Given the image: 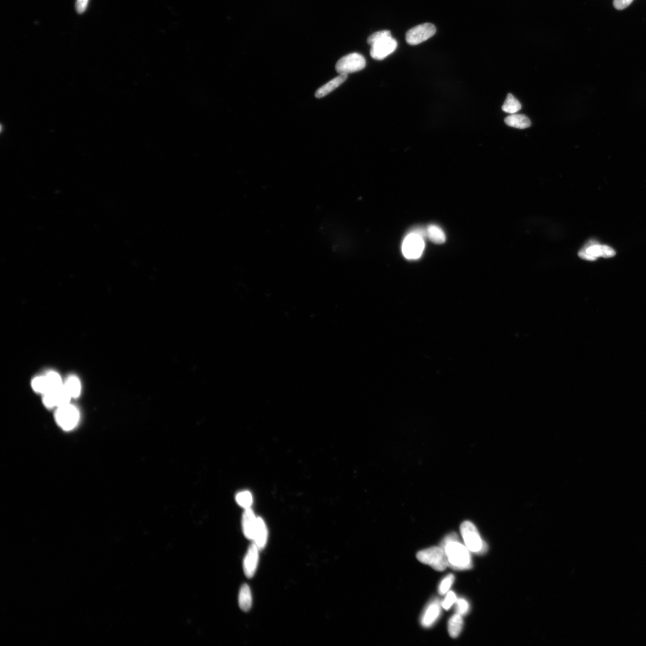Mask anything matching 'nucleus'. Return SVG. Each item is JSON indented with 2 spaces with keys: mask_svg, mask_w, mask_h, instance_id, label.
<instances>
[{
  "mask_svg": "<svg viewBox=\"0 0 646 646\" xmlns=\"http://www.w3.org/2000/svg\"><path fill=\"white\" fill-rule=\"evenodd\" d=\"M440 547L445 552L448 567L457 570H465L473 566L471 551L459 542L456 533H452L443 539Z\"/></svg>",
  "mask_w": 646,
  "mask_h": 646,
  "instance_id": "f257e3e1",
  "label": "nucleus"
},
{
  "mask_svg": "<svg viewBox=\"0 0 646 646\" xmlns=\"http://www.w3.org/2000/svg\"><path fill=\"white\" fill-rule=\"evenodd\" d=\"M461 534L466 547L475 554H484L487 550V546L482 540L477 527L470 521H465L460 527Z\"/></svg>",
  "mask_w": 646,
  "mask_h": 646,
  "instance_id": "f03ea898",
  "label": "nucleus"
},
{
  "mask_svg": "<svg viewBox=\"0 0 646 646\" xmlns=\"http://www.w3.org/2000/svg\"><path fill=\"white\" fill-rule=\"evenodd\" d=\"M417 558L423 564L430 565L434 570L443 571L448 567L447 557L441 547H432L418 553Z\"/></svg>",
  "mask_w": 646,
  "mask_h": 646,
  "instance_id": "7ed1b4c3",
  "label": "nucleus"
},
{
  "mask_svg": "<svg viewBox=\"0 0 646 646\" xmlns=\"http://www.w3.org/2000/svg\"><path fill=\"white\" fill-rule=\"evenodd\" d=\"M616 255L615 251L611 247L606 245H601L595 241H590L585 244L579 252L578 256L581 259L594 261L600 257L604 258H612Z\"/></svg>",
  "mask_w": 646,
  "mask_h": 646,
  "instance_id": "20e7f679",
  "label": "nucleus"
},
{
  "mask_svg": "<svg viewBox=\"0 0 646 646\" xmlns=\"http://www.w3.org/2000/svg\"><path fill=\"white\" fill-rule=\"evenodd\" d=\"M366 60L364 56L358 53L347 54L337 61L336 70L339 75H347L359 72L365 68Z\"/></svg>",
  "mask_w": 646,
  "mask_h": 646,
  "instance_id": "39448f33",
  "label": "nucleus"
},
{
  "mask_svg": "<svg viewBox=\"0 0 646 646\" xmlns=\"http://www.w3.org/2000/svg\"><path fill=\"white\" fill-rule=\"evenodd\" d=\"M424 248L425 242L423 238L416 233L410 232L405 238L401 250L407 259L416 260L422 256Z\"/></svg>",
  "mask_w": 646,
  "mask_h": 646,
  "instance_id": "423d86ee",
  "label": "nucleus"
},
{
  "mask_svg": "<svg viewBox=\"0 0 646 646\" xmlns=\"http://www.w3.org/2000/svg\"><path fill=\"white\" fill-rule=\"evenodd\" d=\"M57 424L65 430L75 428L79 420V413L75 406L69 403L57 407L55 413Z\"/></svg>",
  "mask_w": 646,
  "mask_h": 646,
  "instance_id": "0eeeda50",
  "label": "nucleus"
},
{
  "mask_svg": "<svg viewBox=\"0 0 646 646\" xmlns=\"http://www.w3.org/2000/svg\"><path fill=\"white\" fill-rule=\"evenodd\" d=\"M436 33V28L432 24L425 23L417 25L407 32L406 40L410 45L419 44L429 40Z\"/></svg>",
  "mask_w": 646,
  "mask_h": 646,
  "instance_id": "6e6552de",
  "label": "nucleus"
},
{
  "mask_svg": "<svg viewBox=\"0 0 646 646\" xmlns=\"http://www.w3.org/2000/svg\"><path fill=\"white\" fill-rule=\"evenodd\" d=\"M371 56L373 59L382 60L393 53L397 49V42L392 36L382 38L371 45Z\"/></svg>",
  "mask_w": 646,
  "mask_h": 646,
  "instance_id": "1a4fd4ad",
  "label": "nucleus"
},
{
  "mask_svg": "<svg viewBox=\"0 0 646 646\" xmlns=\"http://www.w3.org/2000/svg\"><path fill=\"white\" fill-rule=\"evenodd\" d=\"M71 396L64 385L57 390L47 392L43 394V403L47 407H59L70 403Z\"/></svg>",
  "mask_w": 646,
  "mask_h": 646,
  "instance_id": "9d476101",
  "label": "nucleus"
},
{
  "mask_svg": "<svg viewBox=\"0 0 646 646\" xmlns=\"http://www.w3.org/2000/svg\"><path fill=\"white\" fill-rule=\"evenodd\" d=\"M259 550L255 543H253L250 546L244 558V571L248 578H252L255 574L259 563Z\"/></svg>",
  "mask_w": 646,
  "mask_h": 646,
  "instance_id": "9b49d317",
  "label": "nucleus"
},
{
  "mask_svg": "<svg viewBox=\"0 0 646 646\" xmlns=\"http://www.w3.org/2000/svg\"><path fill=\"white\" fill-rule=\"evenodd\" d=\"M441 612V605L438 599L432 601L427 606L422 616L421 623L425 628H429L438 620Z\"/></svg>",
  "mask_w": 646,
  "mask_h": 646,
  "instance_id": "f8f14e48",
  "label": "nucleus"
},
{
  "mask_svg": "<svg viewBox=\"0 0 646 646\" xmlns=\"http://www.w3.org/2000/svg\"><path fill=\"white\" fill-rule=\"evenodd\" d=\"M258 517L255 516V513L250 509V507L246 509L245 511H244L242 520L244 535L246 538L252 540V541L254 538V534H255L257 521H258Z\"/></svg>",
  "mask_w": 646,
  "mask_h": 646,
  "instance_id": "ddd939ff",
  "label": "nucleus"
},
{
  "mask_svg": "<svg viewBox=\"0 0 646 646\" xmlns=\"http://www.w3.org/2000/svg\"><path fill=\"white\" fill-rule=\"evenodd\" d=\"M268 528L264 520L258 517L253 541L260 550L265 547L268 541Z\"/></svg>",
  "mask_w": 646,
  "mask_h": 646,
  "instance_id": "4468645a",
  "label": "nucleus"
},
{
  "mask_svg": "<svg viewBox=\"0 0 646 646\" xmlns=\"http://www.w3.org/2000/svg\"><path fill=\"white\" fill-rule=\"evenodd\" d=\"M347 78H348V75H339L336 78L330 80L326 85L321 86V88L317 90L316 94H315L316 97L317 98L324 97V96L330 94V92H332L334 90L341 85L342 83H344Z\"/></svg>",
  "mask_w": 646,
  "mask_h": 646,
  "instance_id": "2eb2a0df",
  "label": "nucleus"
},
{
  "mask_svg": "<svg viewBox=\"0 0 646 646\" xmlns=\"http://www.w3.org/2000/svg\"><path fill=\"white\" fill-rule=\"evenodd\" d=\"M506 125L517 129H526L531 126V121L524 114H513L507 116L504 120Z\"/></svg>",
  "mask_w": 646,
  "mask_h": 646,
  "instance_id": "dca6fc26",
  "label": "nucleus"
},
{
  "mask_svg": "<svg viewBox=\"0 0 646 646\" xmlns=\"http://www.w3.org/2000/svg\"><path fill=\"white\" fill-rule=\"evenodd\" d=\"M239 606L244 612H248L252 606V595L250 587L243 584L240 591Z\"/></svg>",
  "mask_w": 646,
  "mask_h": 646,
  "instance_id": "f3484780",
  "label": "nucleus"
},
{
  "mask_svg": "<svg viewBox=\"0 0 646 646\" xmlns=\"http://www.w3.org/2000/svg\"><path fill=\"white\" fill-rule=\"evenodd\" d=\"M463 619L462 616L457 613L450 618L448 622V632L449 635L453 638L458 637L463 628Z\"/></svg>",
  "mask_w": 646,
  "mask_h": 646,
  "instance_id": "a211bd4d",
  "label": "nucleus"
},
{
  "mask_svg": "<svg viewBox=\"0 0 646 646\" xmlns=\"http://www.w3.org/2000/svg\"><path fill=\"white\" fill-rule=\"evenodd\" d=\"M64 387L72 398L79 397L81 392V384L79 379L75 376H71L67 378Z\"/></svg>",
  "mask_w": 646,
  "mask_h": 646,
  "instance_id": "6ab92c4d",
  "label": "nucleus"
},
{
  "mask_svg": "<svg viewBox=\"0 0 646 646\" xmlns=\"http://www.w3.org/2000/svg\"><path fill=\"white\" fill-rule=\"evenodd\" d=\"M427 236L434 243L441 244L446 241V237L443 231L436 225H430L427 229Z\"/></svg>",
  "mask_w": 646,
  "mask_h": 646,
  "instance_id": "aec40b11",
  "label": "nucleus"
},
{
  "mask_svg": "<svg viewBox=\"0 0 646 646\" xmlns=\"http://www.w3.org/2000/svg\"><path fill=\"white\" fill-rule=\"evenodd\" d=\"M522 108L519 101L512 94L507 95L505 101L502 106L503 111L511 114H515Z\"/></svg>",
  "mask_w": 646,
  "mask_h": 646,
  "instance_id": "412c9836",
  "label": "nucleus"
},
{
  "mask_svg": "<svg viewBox=\"0 0 646 646\" xmlns=\"http://www.w3.org/2000/svg\"><path fill=\"white\" fill-rule=\"evenodd\" d=\"M47 381L48 386H49V391L57 390L64 385L62 379L58 374L56 372L51 371L48 372L46 375Z\"/></svg>",
  "mask_w": 646,
  "mask_h": 646,
  "instance_id": "4be33fe9",
  "label": "nucleus"
},
{
  "mask_svg": "<svg viewBox=\"0 0 646 646\" xmlns=\"http://www.w3.org/2000/svg\"><path fill=\"white\" fill-rule=\"evenodd\" d=\"M31 384L34 390L37 393L44 394L49 391L46 376L35 378L32 381Z\"/></svg>",
  "mask_w": 646,
  "mask_h": 646,
  "instance_id": "5701e85b",
  "label": "nucleus"
},
{
  "mask_svg": "<svg viewBox=\"0 0 646 646\" xmlns=\"http://www.w3.org/2000/svg\"><path fill=\"white\" fill-rule=\"evenodd\" d=\"M236 500L237 503L244 508H249L253 503L252 494L249 491H243L238 494Z\"/></svg>",
  "mask_w": 646,
  "mask_h": 646,
  "instance_id": "b1692460",
  "label": "nucleus"
},
{
  "mask_svg": "<svg viewBox=\"0 0 646 646\" xmlns=\"http://www.w3.org/2000/svg\"><path fill=\"white\" fill-rule=\"evenodd\" d=\"M455 577L454 575L449 574L447 576L443 578V580L440 582L438 588L439 593L440 595H445L448 592L449 590L454 583Z\"/></svg>",
  "mask_w": 646,
  "mask_h": 646,
  "instance_id": "393cba45",
  "label": "nucleus"
},
{
  "mask_svg": "<svg viewBox=\"0 0 646 646\" xmlns=\"http://www.w3.org/2000/svg\"><path fill=\"white\" fill-rule=\"evenodd\" d=\"M390 36H391L390 31L387 30L376 32V33L372 34L371 36L369 37L368 43L369 44L371 45L375 41L381 40L382 38Z\"/></svg>",
  "mask_w": 646,
  "mask_h": 646,
  "instance_id": "a878e982",
  "label": "nucleus"
},
{
  "mask_svg": "<svg viewBox=\"0 0 646 646\" xmlns=\"http://www.w3.org/2000/svg\"><path fill=\"white\" fill-rule=\"evenodd\" d=\"M457 596H456L455 594L453 593L452 591H450V592L447 594V596H446L445 600L442 602V606L443 609L446 610H448L451 608L453 604L457 602Z\"/></svg>",
  "mask_w": 646,
  "mask_h": 646,
  "instance_id": "bb28decb",
  "label": "nucleus"
},
{
  "mask_svg": "<svg viewBox=\"0 0 646 646\" xmlns=\"http://www.w3.org/2000/svg\"><path fill=\"white\" fill-rule=\"evenodd\" d=\"M457 611L459 615L463 616L468 612L469 604L464 599H458L457 601Z\"/></svg>",
  "mask_w": 646,
  "mask_h": 646,
  "instance_id": "cd10ccee",
  "label": "nucleus"
},
{
  "mask_svg": "<svg viewBox=\"0 0 646 646\" xmlns=\"http://www.w3.org/2000/svg\"><path fill=\"white\" fill-rule=\"evenodd\" d=\"M633 1L634 0H613V6L616 9L622 11L628 8Z\"/></svg>",
  "mask_w": 646,
  "mask_h": 646,
  "instance_id": "c85d7f7f",
  "label": "nucleus"
},
{
  "mask_svg": "<svg viewBox=\"0 0 646 646\" xmlns=\"http://www.w3.org/2000/svg\"><path fill=\"white\" fill-rule=\"evenodd\" d=\"M89 0H76V9L79 14L84 13L88 7Z\"/></svg>",
  "mask_w": 646,
  "mask_h": 646,
  "instance_id": "c756f323",
  "label": "nucleus"
}]
</instances>
